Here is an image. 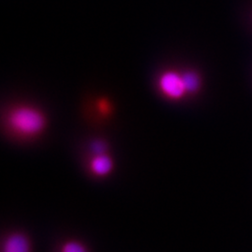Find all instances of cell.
I'll use <instances>...</instances> for the list:
<instances>
[{
  "label": "cell",
  "instance_id": "1",
  "mask_svg": "<svg viewBox=\"0 0 252 252\" xmlns=\"http://www.w3.org/2000/svg\"><path fill=\"white\" fill-rule=\"evenodd\" d=\"M9 129L19 136L35 137L45 129V115L39 109L22 105L10 109L7 116Z\"/></svg>",
  "mask_w": 252,
  "mask_h": 252
},
{
  "label": "cell",
  "instance_id": "2",
  "mask_svg": "<svg viewBox=\"0 0 252 252\" xmlns=\"http://www.w3.org/2000/svg\"><path fill=\"white\" fill-rule=\"evenodd\" d=\"M158 87L162 94L169 99H181L187 93L182 74L174 70L162 73L158 79Z\"/></svg>",
  "mask_w": 252,
  "mask_h": 252
},
{
  "label": "cell",
  "instance_id": "3",
  "mask_svg": "<svg viewBox=\"0 0 252 252\" xmlns=\"http://www.w3.org/2000/svg\"><path fill=\"white\" fill-rule=\"evenodd\" d=\"M2 252H31V244L26 234H9L3 243Z\"/></svg>",
  "mask_w": 252,
  "mask_h": 252
},
{
  "label": "cell",
  "instance_id": "4",
  "mask_svg": "<svg viewBox=\"0 0 252 252\" xmlns=\"http://www.w3.org/2000/svg\"><path fill=\"white\" fill-rule=\"evenodd\" d=\"M91 171L98 177H105L113 168V162L111 158L105 153L95 154L90 162Z\"/></svg>",
  "mask_w": 252,
  "mask_h": 252
},
{
  "label": "cell",
  "instance_id": "5",
  "mask_svg": "<svg viewBox=\"0 0 252 252\" xmlns=\"http://www.w3.org/2000/svg\"><path fill=\"white\" fill-rule=\"evenodd\" d=\"M182 78L188 94H193L198 91L201 81L196 73L193 71H186L182 73Z\"/></svg>",
  "mask_w": 252,
  "mask_h": 252
},
{
  "label": "cell",
  "instance_id": "6",
  "mask_svg": "<svg viewBox=\"0 0 252 252\" xmlns=\"http://www.w3.org/2000/svg\"><path fill=\"white\" fill-rule=\"evenodd\" d=\"M61 252H88L84 245L77 241L65 242L61 248Z\"/></svg>",
  "mask_w": 252,
  "mask_h": 252
},
{
  "label": "cell",
  "instance_id": "7",
  "mask_svg": "<svg viewBox=\"0 0 252 252\" xmlns=\"http://www.w3.org/2000/svg\"><path fill=\"white\" fill-rule=\"evenodd\" d=\"M93 149L95 154H100V153H105L106 152V145L102 141H95L93 144Z\"/></svg>",
  "mask_w": 252,
  "mask_h": 252
}]
</instances>
